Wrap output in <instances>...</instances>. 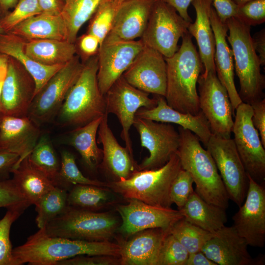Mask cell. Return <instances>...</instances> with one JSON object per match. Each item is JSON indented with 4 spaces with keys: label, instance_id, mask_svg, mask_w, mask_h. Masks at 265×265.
<instances>
[{
    "label": "cell",
    "instance_id": "6da1fadb",
    "mask_svg": "<svg viewBox=\"0 0 265 265\" xmlns=\"http://www.w3.org/2000/svg\"><path fill=\"white\" fill-rule=\"evenodd\" d=\"M120 246L106 241H88L51 237L44 227L16 247L12 254L16 265H56L62 260L80 255H104L119 258Z\"/></svg>",
    "mask_w": 265,
    "mask_h": 265
},
{
    "label": "cell",
    "instance_id": "7a4b0ae2",
    "mask_svg": "<svg viewBox=\"0 0 265 265\" xmlns=\"http://www.w3.org/2000/svg\"><path fill=\"white\" fill-rule=\"evenodd\" d=\"M164 58L167 65L165 99L167 104L183 113L198 114L201 110L197 84L204 67L188 32L182 36L177 51Z\"/></svg>",
    "mask_w": 265,
    "mask_h": 265
},
{
    "label": "cell",
    "instance_id": "3957f363",
    "mask_svg": "<svg viewBox=\"0 0 265 265\" xmlns=\"http://www.w3.org/2000/svg\"><path fill=\"white\" fill-rule=\"evenodd\" d=\"M178 132L180 142L176 154L182 168L195 185V191L206 202L226 210L229 198L211 155L191 131L179 127Z\"/></svg>",
    "mask_w": 265,
    "mask_h": 265
},
{
    "label": "cell",
    "instance_id": "277c9868",
    "mask_svg": "<svg viewBox=\"0 0 265 265\" xmlns=\"http://www.w3.org/2000/svg\"><path fill=\"white\" fill-rule=\"evenodd\" d=\"M98 67L97 54L83 64L57 114L61 125L81 126L106 113L105 95L100 90L97 80Z\"/></svg>",
    "mask_w": 265,
    "mask_h": 265
},
{
    "label": "cell",
    "instance_id": "5b68a950",
    "mask_svg": "<svg viewBox=\"0 0 265 265\" xmlns=\"http://www.w3.org/2000/svg\"><path fill=\"white\" fill-rule=\"evenodd\" d=\"M230 43L235 60L234 68L240 89L238 92L242 102L251 105L264 98L265 76L261 73V64L252 43L251 26L237 17L226 22Z\"/></svg>",
    "mask_w": 265,
    "mask_h": 265
},
{
    "label": "cell",
    "instance_id": "8992f818",
    "mask_svg": "<svg viewBox=\"0 0 265 265\" xmlns=\"http://www.w3.org/2000/svg\"><path fill=\"white\" fill-rule=\"evenodd\" d=\"M182 169L177 154L172 155L162 166L154 169L135 170L129 178L111 182L108 187L126 199L146 204L170 207L171 184Z\"/></svg>",
    "mask_w": 265,
    "mask_h": 265
},
{
    "label": "cell",
    "instance_id": "52a82bcc",
    "mask_svg": "<svg viewBox=\"0 0 265 265\" xmlns=\"http://www.w3.org/2000/svg\"><path fill=\"white\" fill-rule=\"evenodd\" d=\"M118 227L117 218L108 212H98L69 206L44 229L51 237L106 241H109Z\"/></svg>",
    "mask_w": 265,
    "mask_h": 265
},
{
    "label": "cell",
    "instance_id": "ba28073f",
    "mask_svg": "<svg viewBox=\"0 0 265 265\" xmlns=\"http://www.w3.org/2000/svg\"><path fill=\"white\" fill-rule=\"evenodd\" d=\"M190 23L163 0L154 1L141 40L144 45L170 57L178 50V41L188 32Z\"/></svg>",
    "mask_w": 265,
    "mask_h": 265
},
{
    "label": "cell",
    "instance_id": "9c48e42d",
    "mask_svg": "<svg viewBox=\"0 0 265 265\" xmlns=\"http://www.w3.org/2000/svg\"><path fill=\"white\" fill-rule=\"evenodd\" d=\"M83 65L77 55L66 63L34 96L27 116L39 126L57 115Z\"/></svg>",
    "mask_w": 265,
    "mask_h": 265
},
{
    "label": "cell",
    "instance_id": "30bf717a",
    "mask_svg": "<svg viewBox=\"0 0 265 265\" xmlns=\"http://www.w3.org/2000/svg\"><path fill=\"white\" fill-rule=\"evenodd\" d=\"M249 104L242 102L235 111L233 140L247 175L259 184H265V148L252 117Z\"/></svg>",
    "mask_w": 265,
    "mask_h": 265
},
{
    "label": "cell",
    "instance_id": "8fae6325",
    "mask_svg": "<svg viewBox=\"0 0 265 265\" xmlns=\"http://www.w3.org/2000/svg\"><path fill=\"white\" fill-rule=\"evenodd\" d=\"M200 110L207 119L212 134L231 138L235 115L227 91L216 73L203 72L198 80Z\"/></svg>",
    "mask_w": 265,
    "mask_h": 265
},
{
    "label": "cell",
    "instance_id": "7c38bea8",
    "mask_svg": "<svg viewBox=\"0 0 265 265\" xmlns=\"http://www.w3.org/2000/svg\"><path fill=\"white\" fill-rule=\"evenodd\" d=\"M206 147L215 163L229 199L240 206L246 197L248 179L233 139L212 133Z\"/></svg>",
    "mask_w": 265,
    "mask_h": 265
},
{
    "label": "cell",
    "instance_id": "4fadbf2b",
    "mask_svg": "<svg viewBox=\"0 0 265 265\" xmlns=\"http://www.w3.org/2000/svg\"><path fill=\"white\" fill-rule=\"evenodd\" d=\"M132 125L139 134L141 146L150 153L149 157L137 165L138 170L159 168L177 152L180 134L170 123L135 116Z\"/></svg>",
    "mask_w": 265,
    "mask_h": 265
},
{
    "label": "cell",
    "instance_id": "5bb4252c",
    "mask_svg": "<svg viewBox=\"0 0 265 265\" xmlns=\"http://www.w3.org/2000/svg\"><path fill=\"white\" fill-rule=\"evenodd\" d=\"M106 112L115 114L122 128L121 137L126 147L133 156L130 130L136 111L141 107L153 108L157 99L149 97V94L129 84L122 76L111 85L105 95Z\"/></svg>",
    "mask_w": 265,
    "mask_h": 265
},
{
    "label": "cell",
    "instance_id": "9a60e30c",
    "mask_svg": "<svg viewBox=\"0 0 265 265\" xmlns=\"http://www.w3.org/2000/svg\"><path fill=\"white\" fill-rule=\"evenodd\" d=\"M245 198L233 216V226L247 244L263 248L265 244V187L248 175Z\"/></svg>",
    "mask_w": 265,
    "mask_h": 265
},
{
    "label": "cell",
    "instance_id": "2e32d148",
    "mask_svg": "<svg viewBox=\"0 0 265 265\" xmlns=\"http://www.w3.org/2000/svg\"><path fill=\"white\" fill-rule=\"evenodd\" d=\"M142 40L105 39L97 53V80L105 95L144 47Z\"/></svg>",
    "mask_w": 265,
    "mask_h": 265
},
{
    "label": "cell",
    "instance_id": "e0dca14e",
    "mask_svg": "<svg viewBox=\"0 0 265 265\" xmlns=\"http://www.w3.org/2000/svg\"><path fill=\"white\" fill-rule=\"evenodd\" d=\"M128 200L127 204L117 208L122 220L118 230L124 236L150 229L169 230L183 218L179 210L153 206L134 199Z\"/></svg>",
    "mask_w": 265,
    "mask_h": 265
},
{
    "label": "cell",
    "instance_id": "ac0fdd59",
    "mask_svg": "<svg viewBox=\"0 0 265 265\" xmlns=\"http://www.w3.org/2000/svg\"><path fill=\"white\" fill-rule=\"evenodd\" d=\"M122 76L140 90L164 98L166 96V63L164 57L153 48L145 45Z\"/></svg>",
    "mask_w": 265,
    "mask_h": 265
},
{
    "label": "cell",
    "instance_id": "d6986e66",
    "mask_svg": "<svg viewBox=\"0 0 265 265\" xmlns=\"http://www.w3.org/2000/svg\"><path fill=\"white\" fill-rule=\"evenodd\" d=\"M34 81L25 69L9 56L1 96V110L5 115L27 116L34 96Z\"/></svg>",
    "mask_w": 265,
    "mask_h": 265
},
{
    "label": "cell",
    "instance_id": "ffe728a7",
    "mask_svg": "<svg viewBox=\"0 0 265 265\" xmlns=\"http://www.w3.org/2000/svg\"><path fill=\"white\" fill-rule=\"evenodd\" d=\"M248 246L233 226L225 225L214 233L201 251L217 265H263V258L251 257Z\"/></svg>",
    "mask_w": 265,
    "mask_h": 265
},
{
    "label": "cell",
    "instance_id": "44dd1931",
    "mask_svg": "<svg viewBox=\"0 0 265 265\" xmlns=\"http://www.w3.org/2000/svg\"><path fill=\"white\" fill-rule=\"evenodd\" d=\"M40 136L39 126L27 116L3 115L0 123V148L19 155L14 167L29 156Z\"/></svg>",
    "mask_w": 265,
    "mask_h": 265
},
{
    "label": "cell",
    "instance_id": "7402d4cb",
    "mask_svg": "<svg viewBox=\"0 0 265 265\" xmlns=\"http://www.w3.org/2000/svg\"><path fill=\"white\" fill-rule=\"evenodd\" d=\"M154 1L129 0L121 3L105 39L131 41L141 38L146 27Z\"/></svg>",
    "mask_w": 265,
    "mask_h": 265
},
{
    "label": "cell",
    "instance_id": "603a6c76",
    "mask_svg": "<svg viewBox=\"0 0 265 265\" xmlns=\"http://www.w3.org/2000/svg\"><path fill=\"white\" fill-rule=\"evenodd\" d=\"M210 19L215 41L214 63L216 75L227 91L235 113L236 109L242 102L234 81L233 54L227 41L228 29L226 23L220 20L213 6Z\"/></svg>",
    "mask_w": 265,
    "mask_h": 265
},
{
    "label": "cell",
    "instance_id": "cb8c5ba5",
    "mask_svg": "<svg viewBox=\"0 0 265 265\" xmlns=\"http://www.w3.org/2000/svg\"><path fill=\"white\" fill-rule=\"evenodd\" d=\"M157 106L153 108L141 107L135 113V117L150 119L159 122L173 123L193 132L206 147L212 132L209 123L200 111L193 115L178 111L167 103L164 97L156 95Z\"/></svg>",
    "mask_w": 265,
    "mask_h": 265
},
{
    "label": "cell",
    "instance_id": "d4e9b609",
    "mask_svg": "<svg viewBox=\"0 0 265 265\" xmlns=\"http://www.w3.org/2000/svg\"><path fill=\"white\" fill-rule=\"evenodd\" d=\"M169 230L153 228L139 232L120 244V265H157L162 242Z\"/></svg>",
    "mask_w": 265,
    "mask_h": 265
},
{
    "label": "cell",
    "instance_id": "484cf974",
    "mask_svg": "<svg viewBox=\"0 0 265 265\" xmlns=\"http://www.w3.org/2000/svg\"><path fill=\"white\" fill-rule=\"evenodd\" d=\"M108 114L103 116L99 125L98 142L103 145L102 165L117 180L129 178L137 170L132 156L126 147L121 146L108 123Z\"/></svg>",
    "mask_w": 265,
    "mask_h": 265
},
{
    "label": "cell",
    "instance_id": "4316f807",
    "mask_svg": "<svg viewBox=\"0 0 265 265\" xmlns=\"http://www.w3.org/2000/svg\"><path fill=\"white\" fill-rule=\"evenodd\" d=\"M191 3L196 18L194 23L189 24L188 32L197 42L203 72L216 73L214 63L215 41L210 19L212 0H193Z\"/></svg>",
    "mask_w": 265,
    "mask_h": 265
},
{
    "label": "cell",
    "instance_id": "83f0119b",
    "mask_svg": "<svg viewBox=\"0 0 265 265\" xmlns=\"http://www.w3.org/2000/svg\"><path fill=\"white\" fill-rule=\"evenodd\" d=\"M26 41L10 32L0 34V53L18 61L34 81V96L64 65L47 66L30 57L25 52Z\"/></svg>",
    "mask_w": 265,
    "mask_h": 265
},
{
    "label": "cell",
    "instance_id": "f1b7e54d",
    "mask_svg": "<svg viewBox=\"0 0 265 265\" xmlns=\"http://www.w3.org/2000/svg\"><path fill=\"white\" fill-rule=\"evenodd\" d=\"M26 41L40 39L67 41V30L60 15L41 13L23 22L10 32Z\"/></svg>",
    "mask_w": 265,
    "mask_h": 265
},
{
    "label": "cell",
    "instance_id": "f546056e",
    "mask_svg": "<svg viewBox=\"0 0 265 265\" xmlns=\"http://www.w3.org/2000/svg\"><path fill=\"white\" fill-rule=\"evenodd\" d=\"M179 210L186 220L212 233L224 227L227 221L225 209L206 202L195 191Z\"/></svg>",
    "mask_w": 265,
    "mask_h": 265
},
{
    "label": "cell",
    "instance_id": "4dcf8cb0",
    "mask_svg": "<svg viewBox=\"0 0 265 265\" xmlns=\"http://www.w3.org/2000/svg\"><path fill=\"white\" fill-rule=\"evenodd\" d=\"M25 51L32 59L47 66L64 65L76 55L77 52L74 43L54 39L26 41Z\"/></svg>",
    "mask_w": 265,
    "mask_h": 265
},
{
    "label": "cell",
    "instance_id": "1f68e13d",
    "mask_svg": "<svg viewBox=\"0 0 265 265\" xmlns=\"http://www.w3.org/2000/svg\"><path fill=\"white\" fill-rule=\"evenodd\" d=\"M13 179L32 205L55 186L30 163L28 156L11 171Z\"/></svg>",
    "mask_w": 265,
    "mask_h": 265
},
{
    "label": "cell",
    "instance_id": "d6a6232c",
    "mask_svg": "<svg viewBox=\"0 0 265 265\" xmlns=\"http://www.w3.org/2000/svg\"><path fill=\"white\" fill-rule=\"evenodd\" d=\"M103 116L77 127L69 135V145L79 153L84 163L93 169L103 157V150L97 145L96 135Z\"/></svg>",
    "mask_w": 265,
    "mask_h": 265
},
{
    "label": "cell",
    "instance_id": "836d02e7",
    "mask_svg": "<svg viewBox=\"0 0 265 265\" xmlns=\"http://www.w3.org/2000/svg\"><path fill=\"white\" fill-rule=\"evenodd\" d=\"M107 0H64L60 15L67 30V41L75 43L81 26Z\"/></svg>",
    "mask_w": 265,
    "mask_h": 265
},
{
    "label": "cell",
    "instance_id": "e575fe53",
    "mask_svg": "<svg viewBox=\"0 0 265 265\" xmlns=\"http://www.w3.org/2000/svg\"><path fill=\"white\" fill-rule=\"evenodd\" d=\"M31 164L47 177L55 186L67 189L59 175L60 165L47 135H41L28 156Z\"/></svg>",
    "mask_w": 265,
    "mask_h": 265
},
{
    "label": "cell",
    "instance_id": "d590c367",
    "mask_svg": "<svg viewBox=\"0 0 265 265\" xmlns=\"http://www.w3.org/2000/svg\"><path fill=\"white\" fill-rule=\"evenodd\" d=\"M104 187L87 185H74L68 194V205L95 212L110 202L111 195Z\"/></svg>",
    "mask_w": 265,
    "mask_h": 265
},
{
    "label": "cell",
    "instance_id": "8d00e7d4",
    "mask_svg": "<svg viewBox=\"0 0 265 265\" xmlns=\"http://www.w3.org/2000/svg\"><path fill=\"white\" fill-rule=\"evenodd\" d=\"M67 189L55 186L34 205L38 228H42L63 213L69 206Z\"/></svg>",
    "mask_w": 265,
    "mask_h": 265
},
{
    "label": "cell",
    "instance_id": "74e56055",
    "mask_svg": "<svg viewBox=\"0 0 265 265\" xmlns=\"http://www.w3.org/2000/svg\"><path fill=\"white\" fill-rule=\"evenodd\" d=\"M173 235L189 253L201 251L206 242L213 235L190 223L183 218L176 222L169 229Z\"/></svg>",
    "mask_w": 265,
    "mask_h": 265
},
{
    "label": "cell",
    "instance_id": "f35d334b",
    "mask_svg": "<svg viewBox=\"0 0 265 265\" xmlns=\"http://www.w3.org/2000/svg\"><path fill=\"white\" fill-rule=\"evenodd\" d=\"M119 5L112 0L102 3L91 17L87 33L96 36L100 46L110 32Z\"/></svg>",
    "mask_w": 265,
    "mask_h": 265
},
{
    "label": "cell",
    "instance_id": "ab89813d",
    "mask_svg": "<svg viewBox=\"0 0 265 265\" xmlns=\"http://www.w3.org/2000/svg\"><path fill=\"white\" fill-rule=\"evenodd\" d=\"M61 179L67 186L69 184L87 185L101 187H108V184L92 180L84 176L79 169L73 154L67 151L61 154L59 171Z\"/></svg>",
    "mask_w": 265,
    "mask_h": 265
},
{
    "label": "cell",
    "instance_id": "60d3db41",
    "mask_svg": "<svg viewBox=\"0 0 265 265\" xmlns=\"http://www.w3.org/2000/svg\"><path fill=\"white\" fill-rule=\"evenodd\" d=\"M24 209L7 210L0 219V265H16L12 254L10 233L13 223L24 212Z\"/></svg>",
    "mask_w": 265,
    "mask_h": 265
},
{
    "label": "cell",
    "instance_id": "b9f144b4",
    "mask_svg": "<svg viewBox=\"0 0 265 265\" xmlns=\"http://www.w3.org/2000/svg\"><path fill=\"white\" fill-rule=\"evenodd\" d=\"M41 13L37 0H18L14 9L0 18L1 28L4 32H9L18 25Z\"/></svg>",
    "mask_w": 265,
    "mask_h": 265
},
{
    "label": "cell",
    "instance_id": "7bdbcfd3",
    "mask_svg": "<svg viewBox=\"0 0 265 265\" xmlns=\"http://www.w3.org/2000/svg\"><path fill=\"white\" fill-rule=\"evenodd\" d=\"M189 253L169 231L159 254L157 265H185Z\"/></svg>",
    "mask_w": 265,
    "mask_h": 265
},
{
    "label": "cell",
    "instance_id": "ee69618b",
    "mask_svg": "<svg viewBox=\"0 0 265 265\" xmlns=\"http://www.w3.org/2000/svg\"><path fill=\"white\" fill-rule=\"evenodd\" d=\"M31 205L13 179L0 181V208L26 210Z\"/></svg>",
    "mask_w": 265,
    "mask_h": 265
},
{
    "label": "cell",
    "instance_id": "f6af8a7d",
    "mask_svg": "<svg viewBox=\"0 0 265 265\" xmlns=\"http://www.w3.org/2000/svg\"><path fill=\"white\" fill-rule=\"evenodd\" d=\"M193 181L186 170L181 169L173 180L170 189V199L172 203L182 209L194 191Z\"/></svg>",
    "mask_w": 265,
    "mask_h": 265
},
{
    "label": "cell",
    "instance_id": "bcb514c9",
    "mask_svg": "<svg viewBox=\"0 0 265 265\" xmlns=\"http://www.w3.org/2000/svg\"><path fill=\"white\" fill-rule=\"evenodd\" d=\"M237 18L250 26L264 23L265 0H253L239 6Z\"/></svg>",
    "mask_w": 265,
    "mask_h": 265
},
{
    "label": "cell",
    "instance_id": "7dc6e473",
    "mask_svg": "<svg viewBox=\"0 0 265 265\" xmlns=\"http://www.w3.org/2000/svg\"><path fill=\"white\" fill-rule=\"evenodd\" d=\"M119 258L104 255H80L58 262L56 265H114Z\"/></svg>",
    "mask_w": 265,
    "mask_h": 265
},
{
    "label": "cell",
    "instance_id": "c3c4849f",
    "mask_svg": "<svg viewBox=\"0 0 265 265\" xmlns=\"http://www.w3.org/2000/svg\"><path fill=\"white\" fill-rule=\"evenodd\" d=\"M252 123L258 131L262 143L265 148V99L253 103Z\"/></svg>",
    "mask_w": 265,
    "mask_h": 265
},
{
    "label": "cell",
    "instance_id": "681fc988",
    "mask_svg": "<svg viewBox=\"0 0 265 265\" xmlns=\"http://www.w3.org/2000/svg\"><path fill=\"white\" fill-rule=\"evenodd\" d=\"M212 5L220 20L226 23L231 17H237L238 6L233 0H212Z\"/></svg>",
    "mask_w": 265,
    "mask_h": 265
},
{
    "label": "cell",
    "instance_id": "f907efd6",
    "mask_svg": "<svg viewBox=\"0 0 265 265\" xmlns=\"http://www.w3.org/2000/svg\"><path fill=\"white\" fill-rule=\"evenodd\" d=\"M19 159L18 154L0 148V181L9 179V174Z\"/></svg>",
    "mask_w": 265,
    "mask_h": 265
},
{
    "label": "cell",
    "instance_id": "816d5d0a",
    "mask_svg": "<svg viewBox=\"0 0 265 265\" xmlns=\"http://www.w3.org/2000/svg\"><path fill=\"white\" fill-rule=\"evenodd\" d=\"M100 43L94 35L87 33L81 36L78 42L79 49L84 57L87 59L97 54Z\"/></svg>",
    "mask_w": 265,
    "mask_h": 265
},
{
    "label": "cell",
    "instance_id": "f5cc1de1",
    "mask_svg": "<svg viewBox=\"0 0 265 265\" xmlns=\"http://www.w3.org/2000/svg\"><path fill=\"white\" fill-rule=\"evenodd\" d=\"M254 48L261 61V66L265 65V30L263 28L252 37Z\"/></svg>",
    "mask_w": 265,
    "mask_h": 265
},
{
    "label": "cell",
    "instance_id": "db71d44e",
    "mask_svg": "<svg viewBox=\"0 0 265 265\" xmlns=\"http://www.w3.org/2000/svg\"><path fill=\"white\" fill-rule=\"evenodd\" d=\"M42 13L58 15H60L64 0H37Z\"/></svg>",
    "mask_w": 265,
    "mask_h": 265
},
{
    "label": "cell",
    "instance_id": "11a10c76",
    "mask_svg": "<svg viewBox=\"0 0 265 265\" xmlns=\"http://www.w3.org/2000/svg\"><path fill=\"white\" fill-rule=\"evenodd\" d=\"M172 6L186 21L192 23L188 7L193 0H162Z\"/></svg>",
    "mask_w": 265,
    "mask_h": 265
},
{
    "label": "cell",
    "instance_id": "9f6ffc18",
    "mask_svg": "<svg viewBox=\"0 0 265 265\" xmlns=\"http://www.w3.org/2000/svg\"><path fill=\"white\" fill-rule=\"evenodd\" d=\"M185 265H217L201 251L189 253Z\"/></svg>",
    "mask_w": 265,
    "mask_h": 265
},
{
    "label": "cell",
    "instance_id": "6f0895ef",
    "mask_svg": "<svg viewBox=\"0 0 265 265\" xmlns=\"http://www.w3.org/2000/svg\"><path fill=\"white\" fill-rule=\"evenodd\" d=\"M18 0H0V7L1 13L4 14L8 12L9 9L14 8Z\"/></svg>",
    "mask_w": 265,
    "mask_h": 265
},
{
    "label": "cell",
    "instance_id": "680465c9",
    "mask_svg": "<svg viewBox=\"0 0 265 265\" xmlns=\"http://www.w3.org/2000/svg\"><path fill=\"white\" fill-rule=\"evenodd\" d=\"M8 61V55L0 53V74L6 73Z\"/></svg>",
    "mask_w": 265,
    "mask_h": 265
},
{
    "label": "cell",
    "instance_id": "91938a15",
    "mask_svg": "<svg viewBox=\"0 0 265 265\" xmlns=\"http://www.w3.org/2000/svg\"><path fill=\"white\" fill-rule=\"evenodd\" d=\"M6 73L0 74V111L1 110V96L3 82L6 76Z\"/></svg>",
    "mask_w": 265,
    "mask_h": 265
},
{
    "label": "cell",
    "instance_id": "94428289",
    "mask_svg": "<svg viewBox=\"0 0 265 265\" xmlns=\"http://www.w3.org/2000/svg\"><path fill=\"white\" fill-rule=\"evenodd\" d=\"M233 0L239 7L253 0Z\"/></svg>",
    "mask_w": 265,
    "mask_h": 265
},
{
    "label": "cell",
    "instance_id": "6125c7cd",
    "mask_svg": "<svg viewBox=\"0 0 265 265\" xmlns=\"http://www.w3.org/2000/svg\"><path fill=\"white\" fill-rule=\"evenodd\" d=\"M114 3L117 5H120L121 3L129 0H112Z\"/></svg>",
    "mask_w": 265,
    "mask_h": 265
},
{
    "label": "cell",
    "instance_id": "be15d7a7",
    "mask_svg": "<svg viewBox=\"0 0 265 265\" xmlns=\"http://www.w3.org/2000/svg\"><path fill=\"white\" fill-rule=\"evenodd\" d=\"M1 13V8H0V14ZM0 33H4L2 28H1V24H0Z\"/></svg>",
    "mask_w": 265,
    "mask_h": 265
},
{
    "label": "cell",
    "instance_id": "e7e4bbea",
    "mask_svg": "<svg viewBox=\"0 0 265 265\" xmlns=\"http://www.w3.org/2000/svg\"><path fill=\"white\" fill-rule=\"evenodd\" d=\"M4 114L2 113V112H1V111H0V123L1 122V121L2 120V118Z\"/></svg>",
    "mask_w": 265,
    "mask_h": 265
},
{
    "label": "cell",
    "instance_id": "03108f58",
    "mask_svg": "<svg viewBox=\"0 0 265 265\" xmlns=\"http://www.w3.org/2000/svg\"><path fill=\"white\" fill-rule=\"evenodd\" d=\"M153 0V1H156V0Z\"/></svg>",
    "mask_w": 265,
    "mask_h": 265
}]
</instances>
